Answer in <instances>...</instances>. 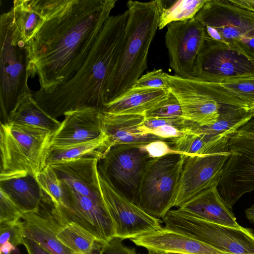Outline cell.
<instances>
[{
  "label": "cell",
  "mask_w": 254,
  "mask_h": 254,
  "mask_svg": "<svg viewBox=\"0 0 254 254\" xmlns=\"http://www.w3.org/2000/svg\"><path fill=\"white\" fill-rule=\"evenodd\" d=\"M117 0H42L44 20L28 42L30 76L49 91L85 61Z\"/></svg>",
  "instance_id": "1"
},
{
  "label": "cell",
  "mask_w": 254,
  "mask_h": 254,
  "mask_svg": "<svg viewBox=\"0 0 254 254\" xmlns=\"http://www.w3.org/2000/svg\"><path fill=\"white\" fill-rule=\"evenodd\" d=\"M127 18V10L109 17L85 61L70 79L49 91L32 92L42 109L56 119L79 109L104 110L107 80L122 48Z\"/></svg>",
  "instance_id": "2"
},
{
  "label": "cell",
  "mask_w": 254,
  "mask_h": 254,
  "mask_svg": "<svg viewBox=\"0 0 254 254\" xmlns=\"http://www.w3.org/2000/svg\"><path fill=\"white\" fill-rule=\"evenodd\" d=\"M125 38L119 56L107 80L105 104L131 89L147 68L150 45L159 19L158 0H129Z\"/></svg>",
  "instance_id": "3"
},
{
  "label": "cell",
  "mask_w": 254,
  "mask_h": 254,
  "mask_svg": "<svg viewBox=\"0 0 254 254\" xmlns=\"http://www.w3.org/2000/svg\"><path fill=\"white\" fill-rule=\"evenodd\" d=\"M0 123H6L18 103L32 92L28 85V44L15 22L12 8L0 15Z\"/></svg>",
  "instance_id": "4"
},
{
  "label": "cell",
  "mask_w": 254,
  "mask_h": 254,
  "mask_svg": "<svg viewBox=\"0 0 254 254\" xmlns=\"http://www.w3.org/2000/svg\"><path fill=\"white\" fill-rule=\"evenodd\" d=\"M52 136L39 128L0 123V181L36 177L47 165Z\"/></svg>",
  "instance_id": "5"
},
{
  "label": "cell",
  "mask_w": 254,
  "mask_h": 254,
  "mask_svg": "<svg viewBox=\"0 0 254 254\" xmlns=\"http://www.w3.org/2000/svg\"><path fill=\"white\" fill-rule=\"evenodd\" d=\"M194 18L205 38L254 62V12L231 0H207Z\"/></svg>",
  "instance_id": "6"
},
{
  "label": "cell",
  "mask_w": 254,
  "mask_h": 254,
  "mask_svg": "<svg viewBox=\"0 0 254 254\" xmlns=\"http://www.w3.org/2000/svg\"><path fill=\"white\" fill-rule=\"evenodd\" d=\"M187 156L173 153L147 161L139 183L136 204L151 216L162 218L174 206Z\"/></svg>",
  "instance_id": "7"
},
{
  "label": "cell",
  "mask_w": 254,
  "mask_h": 254,
  "mask_svg": "<svg viewBox=\"0 0 254 254\" xmlns=\"http://www.w3.org/2000/svg\"><path fill=\"white\" fill-rule=\"evenodd\" d=\"M230 154L218 187L225 204L232 209L246 193L254 190V118L227 138Z\"/></svg>",
  "instance_id": "8"
},
{
  "label": "cell",
  "mask_w": 254,
  "mask_h": 254,
  "mask_svg": "<svg viewBox=\"0 0 254 254\" xmlns=\"http://www.w3.org/2000/svg\"><path fill=\"white\" fill-rule=\"evenodd\" d=\"M165 227L230 254H254V232L209 222L180 209L170 210L162 218Z\"/></svg>",
  "instance_id": "9"
},
{
  "label": "cell",
  "mask_w": 254,
  "mask_h": 254,
  "mask_svg": "<svg viewBox=\"0 0 254 254\" xmlns=\"http://www.w3.org/2000/svg\"><path fill=\"white\" fill-rule=\"evenodd\" d=\"M98 177L101 195L112 220L115 237L130 240L162 227L160 219L131 201L99 171Z\"/></svg>",
  "instance_id": "10"
},
{
  "label": "cell",
  "mask_w": 254,
  "mask_h": 254,
  "mask_svg": "<svg viewBox=\"0 0 254 254\" xmlns=\"http://www.w3.org/2000/svg\"><path fill=\"white\" fill-rule=\"evenodd\" d=\"M227 140L204 154L187 156L174 206L180 207L204 190L219 184L224 166L230 154Z\"/></svg>",
  "instance_id": "11"
},
{
  "label": "cell",
  "mask_w": 254,
  "mask_h": 254,
  "mask_svg": "<svg viewBox=\"0 0 254 254\" xmlns=\"http://www.w3.org/2000/svg\"><path fill=\"white\" fill-rule=\"evenodd\" d=\"M165 38L170 65L175 75L193 78L195 62L205 40L203 26L194 18L172 22L167 25Z\"/></svg>",
  "instance_id": "12"
},
{
  "label": "cell",
  "mask_w": 254,
  "mask_h": 254,
  "mask_svg": "<svg viewBox=\"0 0 254 254\" xmlns=\"http://www.w3.org/2000/svg\"><path fill=\"white\" fill-rule=\"evenodd\" d=\"M66 186L69 206L50 204L51 212L65 221L77 225L101 242H106L114 237V226L103 201H95Z\"/></svg>",
  "instance_id": "13"
},
{
  "label": "cell",
  "mask_w": 254,
  "mask_h": 254,
  "mask_svg": "<svg viewBox=\"0 0 254 254\" xmlns=\"http://www.w3.org/2000/svg\"><path fill=\"white\" fill-rule=\"evenodd\" d=\"M168 79L169 91L178 99L184 120L200 127L217 121L221 105L209 96L201 80L170 74Z\"/></svg>",
  "instance_id": "14"
},
{
  "label": "cell",
  "mask_w": 254,
  "mask_h": 254,
  "mask_svg": "<svg viewBox=\"0 0 254 254\" xmlns=\"http://www.w3.org/2000/svg\"><path fill=\"white\" fill-rule=\"evenodd\" d=\"M254 75V62L205 38L194 64L193 78Z\"/></svg>",
  "instance_id": "15"
},
{
  "label": "cell",
  "mask_w": 254,
  "mask_h": 254,
  "mask_svg": "<svg viewBox=\"0 0 254 254\" xmlns=\"http://www.w3.org/2000/svg\"><path fill=\"white\" fill-rule=\"evenodd\" d=\"M150 158L141 147L113 146L102 160L100 172L129 190L136 204L137 191L144 167Z\"/></svg>",
  "instance_id": "16"
},
{
  "label": "cell",
  "mask_w": 254,
  "mask_h": 254,
  "mask_svg": "<svg viewBox=\"0 0 254 254\" xmlns=\"http://www.w3.org/2000/svg\"><path fill=\"white\" fill-rule=\"evenodd\" d=\"M103 110L85 108L70 111L52 136L51 147H68L98 138L104 134Z\"/></svg>",
  "instance_id": "17"
},
{
  "label": "cell",
  "mask_w": 254,
  "mask_h": 254,
  "mask_svg": "<svg viewBox=\"0 0 254 254\" xmlns=\"http://www.w3.org/2000/svg\"><path fill=\"white\" fill-rule=\"evenodd\" d=\"M130 240L137 246L161 254H230L165 227H161Z\"/></svg>",
  "instance_id": "18"
},
{
  "label": "cell",
  "mask_w": 254,
  "mask_h": 254,
  "mask_svg": "<svg viewBox=\"0 0 254 254\" xmlns=\"http://www.w3.org/2000/svg\"><path fill=\"white\" fill-rule=\"evenodd\" d=\"M99 161L96 157H83L50 166L69 188L95 201L102 202L98 177Z\"/></svg>",
  "instance_id": "19"
},
{
  "label": "cell",
  "mask_w": 254,
  "mask_h": 254,
  "mask_svg": "<svg viewBox=\"0 0 254 254\" xmlns=\"http://www.w3.org/2000/svg\"><path fill=\"white\" fill-rule=\"evenodd\" d=\"M142 115L115 114L103 111V131L112 147L126 145L138 147L157 140H166L149 133ZM168 141V140H167Z\"/></svg>",
  "instance_id": "20"
},
{
  "label": "cell",
  "mask_w": 254,
  "mask_h": 254,
  "mask_svg": "<svg viewBox=\"0 0 254 254\" xmlns=\"http://www.w3.org/2000/svg\"><path fill=\"white\" fill-rule=\"evenodd\" d=\"M202 81L209 96L221 106L250 109L254 103V75L220 77Z\"/></svg>",
  "instance_id": "21"
},
{
  "label": "cell",
  "mask_w": 254,
  "mask_h": 254,
  "mask_svg": "<svg viewBox=\"0 0 254 254\" xmlns=\"http://www.w3.org/2000/svg\"><path fill=\"white\" fill-rule=\"evenodd\" d=\"M215 184L189 200L179 209L197 218L221 225L239 228L232 209L222 200Z\"/></svg>",
  "instance_id": "22"
},
{
  "label": "cell",
  "mask_w": 254,
  "mask_h": 254,
  "mask_svg": "<svg viewBox=\"0 0 254 254\" xmlns=\"http://www.w3.org/2000/svg\"><path fill=\"white\" fill-rule=\"evenodd\" d=\"M43 203V201L38 212L23 213L24 238L33 240L52 254H75L57 238L50 209Z\"/></svg>",
  "instance_id": "23"
},
{
  "label": "cell",
  "mask_w": 254,
  "mask_h": 254,
  "mask_svg": "<svg viewBox=\"0 0 254 254\" xmlns=\"http://www.w3.org/2000/svg\"><path fill=\"white\" fill-rule=\"evenodd\" d=\"M169 91L132 88L104 105L103 111L115 114L139 115L145 113L167 97Z\"/></svg>",
  "instance_id": "24"
},
{
  "label": "cell",
  "mask_w": 254,
  "mask_h": 254,
  "mask_svg": "<svg viewBox=\"0 0 254 254\" xmlns=\"http://www.w3.org/2000/svg\"><path fill=\"white\" fill-rule=\"evenodd\" d=\"M253 118L249 109L221 106L218 119L214 124L200 127L190 124L188 128L194 133L206 135L221 141Z\"/></svg>",
  "instance_id": "25"
},
{
  "label": "cell",
  "mask_w": 254,
  "mask_h": 254,
  "mask_svg": "<svg viewBox=\"0 0 254 254\" xmlns=\"http://www.w3.org/2000/svg\"><path fill=\"white\" fill-rule=\"evenodd\" d=\"M3 190L23 213L39 211L45 196L32 176L0 181Z\"/></svg>",
  "instance_id": "26"
},
{
  "label": "cell",
  "mask_w": 254,
  "mask_h": 254,
  "mask_svg": "<svg viewBox=\"0 0 254 254\" xmlns=\"http://www.w3.org/2000/svg\"><path fill=\"white\" fill-rule=\"evenodd\" d=\"M50 212L60 241L75 254H98L105 242L96 239L77 225L66 222Z\"/></svg>",
  "instance_id": "27"
},
{
  "label": "cell",
  "mask_w": 254,
  "mask_h": 254,
  "mask_svg": "<svg viewBox=\"0 0 254 254\" xmlns=\"http://www.w3.org/2000/svg\"><path fill=\"white\" fill-rule=\"evenodd\" d=\"M7 123L25 125L48 131L52 135L61 122L42 109L32 93L24 96L10 113Z\"/></svg>",
  "instance_id": "28"
},
{
  "label": "cell",
  "mask_w": 254,
  "mask_h": 254,
  "mask_svg": "<svg viewBox=\"0 0 254 254\" xmlns=\"http://www.w3.org/2000/svg\"><path fill=\"white\" fill-rule=\"evenodd\" d=\"M112 147L108 137L104 133L97 138L82 143L65 147H51L47 165L83 157L103 160Z\"/></svg>",
  "instance_id": "29"
},
{
  "label": "cell",
  "mask_w": 254,
  "mask_h": 254,
  "mask_svg": "<svg viewBox=\"0 0 254 254\" xmlns=\"http://www.w3.org/2000/svg\"><path fill=\"white\" fill-rule=\"evenodd\" d=\"M12 8L15 22L28 42L44 20L42 0H14Z\"/></svg>",
  "instance_id": "30"
},
{
  "label": "cell",
  "mask_w": 254,
  "mask_h": 254,
  "mask_svg": "<svg viewBox=\"0 0 254 254\" xmlns=\"http://www.w3.org/2000/svg\"><path fill=\"white\" fill-rule=\"evenodd\" d=\"M207 0H158L159 8L158 29L169 24L193 19Z\"/></svg>",
  "instance_id": "31"
},
{
  "label": "cell",
  "mask_w": 254,
  "mask_h": 254,
  "mask_svg": "<svg viewBox=\"0 0 254 254\" xmlns=\"http://www.w3.org/2000/svg\"><path fill=\"white\" fill-rule=\"evenodd\" d=\"M35 178L48 202L65 208L69 206L67 186L50 165H47Z\"/></svg>",
  "instance_id": "32"
},
{
  "label": "cell",
  "mask_w": 254,
  "mask_h": 254,
  "mask_svg": "<svg viewBox=\"0 0 254 254\" xmlns=\"http://www.w3.org/2000/svg\"><path fill=\"white\" fill-rule=\"evenodd\" d=\"M188 127L183 135L169 141L173 150L178 153L188 156L202 155L221 142L207 135L194 133Z\"/></svg>",
  "instance_id": "33"
},
{
  "label": "cell",
  "mask_w": 254,
  "mask_h": 254,
  "mask_svg": "<svg viewBox=\"0 0 254 254\" xmlns=\"http://www.w3.org/2000/svg\"><path fill=\"white\" fill-rule=\"evenodd\" d=\"M190 123L180 119H145V126L148 131L169 141L184 134Z\"/></svg>",
  "instance_id": "34"
},
{
  "label": "cell",
  "mask_w": 254,
  "mask_h": 254,
  "mask_svg": "<svg viewBox=\"0 0 254 254\" xmlns=\"http://www.w3.org/2000/svg\"><path fill=\"white\" fill-rule=\"evenodd\" d=\"M144 117L145 119L183 118L182 111L178 99L169 92L167 98L145 113Z\"/></svg>",
  "instance_id": "35"
},
{
  "label": "cell",
  "mask_w": 254,
  "mask_h": 254,
  "mask_svg": "<svg viewBox=\"0 0 254 254\" xmlns=\"http://www.w3.org/2000/svg\"><path fill=\"white\" fill-rule=\"evenodd\" d=\"M168 74L162 69H155L142 75L132 88L154 89L169 91Z\"/></svg>",
  "instance_id": "36"
},
{
  "label": "cell",
  "mask_w": 254,
  "mask_h": 254,
  "mask_svg": "<svg viewBox=\"0 0 254 254\" xmlns=\"http://www.w3.org/2000/svg\"><path fill=\"white\" fill-rule=\"evenodd\" d=\"M0 223L21 220L24 213L1 189H0Z\"/></svg>",
  "instance_id": "37"
},
{
  "label": "cell",
  "mask_w": 254,
  "mask_h": 254,
  "mask_svg": "<svg viewBox=\"0 0 254 254\" xmlns=\"http://www.w3.org/2000/svg\"><path fill=\"white\" fill-rule=\"evenodd\" d=\"M122 241L113 237L103 244L98 254H138L134 248L124 246Z\"/></svg>",
  "instance_id": "38"
},
{
  "label": "cell",
  "mask_w": 254,
  "mask_h": 254,
  "mask_svg": "<svg viewBox=\"0 0 254 254\" xmlns=\"http://www.w3.org/2000/svg\"><path fill=\"white\" fill-rule=\"evenodd\" d=\"M141 147L147 153L151 158L178 153L173 150L169 141L167 140L155 141Z\"/></svg>",
  "instance_id": "39"
},
{
  "label": "cell",
  "mask_w": 254,
  "mask_h": 254,
  "mask_svg": "<svg viewBox=\"0 0 254 254\" xmlns=\"http://www.w3.org/2000/svg\"><path fill=\"white\" fill-rule=\"evenodd\" d=\"M23 245L28 254H52L32 240L24 238Z\"/></svg>",
  "instance_id": "40"
},
{
  "label": "cell",
  "mask_w": 254,
  "mask_h": 254,
  "mask_svg": "<svg viewBox=\"0 0 254 254\" xmlns=\"http://www.w3.org/2000/svg\"><path fill=\"white\" fill-rule=\"evenodd\" d=\"M235 4L254 12V0H231Z\"/></svg>",
  "instance_id": "41"
},
{
  "label": "cell",
  "mask_w": 254,
  "mask_h": 254,
  "mask_svg": "<svg viewBox=\"0 0 254 254\" xmlns=\"http://www.w3.org/2000/svg\"><path fill=\"white\" fill-rule=\"evenodd\" d=\"M245 214L250 222L254 224V203L245 210Z\"/></svg>",
  "instance_id": "42"
},
{
  "label": "cell",
  "mask_w": 254,
  "mask_h": 254,
  "mask_svg": "<svg viewBox=\"0 0 254 254\" xmlns=\"http://www.w3.org/2000/svg\"><path fill=\"white\" fill-rule=\"evenodd\" d=\"M250 110L253 115V117L254 118V103L251 106Z\"/></svg>",
  "instance_id": "43"
},
{
  "label": "cell",
  "mask_w": 254,
  "mask_h": 254,
  "mask_svg": "<svg viewBox=\"0 0 254 254\" xmlns=\"http://www.w3.org/2000/svg\"><path fill=\"white\" fill-rule=\"evenodd\" d=\"M147 254H162L153 252V251H148V253Z\"/></svg>",
  "instance_id": "44"
},
{
  "label": "cell",
  "mask_w": 254,
  "mask_h": 254,
  "mask_svg": "<svg viewBox=\"0 0 254 254\" xmlns=\"http://www.w3.org/2000/svg\"><path fill=\"white\" fill-rule=\"evenodd\" d=\"M162 254H176V253H164Z\"/></svg>",
  "instance_id": "45"
}]
</instances>
